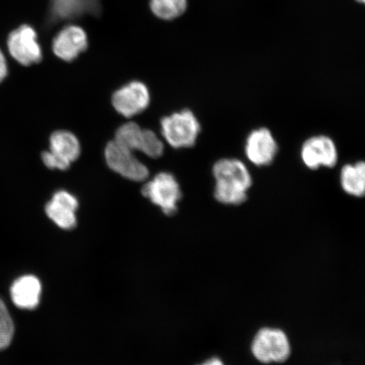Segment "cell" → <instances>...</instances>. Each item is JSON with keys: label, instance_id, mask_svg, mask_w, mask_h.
<instances>
[{"label": "cell", "instance_id": "cell-12", "mask_svg": "<svg viewBox=\"0 0 365 365\" xmlns=\"http://www.w3.org/2000/svg\"><path fill=\"white\" fill-rule=\"evenodd\" d=\"M277 141L267 128L253 130L246 140V157L255 166L270 165L277 156Z\"/></svg>", "mask_w": 365, "mask_h": 365}, {"label": "cell", "instance_id": "cell-13", "mask_svg": "<svg viewBox=\"0 0 365 365\" xmlns=\"http://www.w3.org/2000/svg\"><path fill=\"white\" fill-rule=\"evenodd\" d=\"M88 46L86 31L80 26H68L54 38L52 48L58 58L71 62L84 52Z\"/></svg>", "mask_w": 365, "mask_h": 365}, {"label": "cell", "instance_id": "cell-3", "mask_svg": "<svg viewBox=\"0 0 365 365\" xmlns=\"http://www.w3.org/2000/svg\"><path fill=\"white\" fill-rule=\"evenodd\" d=\"M251 352L262 364L284 363L291 354V344L284 331L264 327L254 336Z\"/></svg>", "mask_w": 365, "mask_h": 365}, {"label": "cell", "instance_id": "cell-17", "mask_svg": "<svg viewBox=\"0 0 365 365\" xmlns=\"http://www.w3.org/2000/svg\"><path fill=\"white\" fill-rule=\"evenodd\" d=\"M15 326L6 304L0 299V351L6 349L11 344Z\"/></svg>", "mask_w": 365, "mask_h": 365}, {"label": "cell", "instance_id": "cell-20", "mask_svg": "<svg viewBox=\"0 0 365 365\" xmlns=\"http://www.w3.org/2000/svg\"><path fill=\"white\" fill-rule=\"evenodd\" d=\"M355 1L360 4H363V6H365V0H355Z\"/></svg>", "mask_w": 365, "mask_h": 365}, {"label": "cell", "instance_id": "cell-16", "mask_svg": "<svg viewBox=\"0 0 365 365\" xmlns=\"http://www.w3.org/2000/svg\"><path fill=\"white\" fill-rule=\"evenodd\" d=\"M150 6L160 19L170 21L185 11L187 0H150Z\"/></svg>", "mask_w": 365, "mask_h": 365}, {"label": "cell", "instance_id": "cell-2", "mask_svg": "<svg viewBox=\"0 0 365 365\" xmlns=\"http://www.w3.org/2000/svg\"><path fill=\"white\" fill-rule=\"evenodd\" d=\"M48 149L41 153L48 170L66 171L79 158L81 148L78 138L66 130L53 131L49 136Z\"/></svg>", "mask_w": 365, "mask_h": 365}, {"label": "cell", "instance_id": "cell-18", "mask_svg": "<svg viewBox=\"0 0 365 365\" xmlns=\"http://www.w3.org/2000/svg\"><path fill=\"white\" fill-rule=\"evenodd\" d=\"M9 75V66L6 56L0 48V85L6 80Z\"/></svg>", "mask_w": 365, "mask_h": 365}, {"label": "cell", "instance_id": "cell-4", "mask_svg": "<svg viewBox=\"0 0 365 365\" xmlns=\"http://www.w3.org/2000/svg\"><path fill=\"white\" fill-rule=\"evenodd\" d=\"M161 126L164 138L175 148L193 147L200 130L197 118L188 109L164 117Z\"/></svg>", "mask_w": 365, "mask_h": 365}, {"label": "cell", "instance_id": "cell-9", "mask_svg": "<svg viewBox=\"0 0 365 365\" xmlns=\"http://www.w3.org/2000/svg\"><path fill=\"white\" fill-rule=\"evenodd\" d=\"M301 158L309 170H318L321 167L333 168L339 159V152L330 137L313 136L304 141L301 148Z\"/></svg>", "mask_w": 365, "mask_h": 365}, {"label": "cell", "instance_id": "cell-19", "mask_svg": "<svg viewBox=\"0 0 365 365\" xmlns=\"http://www.w3.org/2000/svg\"><path fill=\"white\" fill-rule=\"evenodd\" d=\"M200 365H225L220 359L212 358Z\"/></svg>", "mask_w": 365, "mask_h": 365}, {"label": "cell", "instance_id": "cell-6", "mask_svg": "<svg viewBox=\"0 0 365 365\" xmlns=\"http://www.w3.org/2000/svg\"><path fill=\"white\" fill-rule=\"evenodd\" d=\"M141 192L168 216L176 212L177 204L182 197L179 182L168 173H158L143 186Z\"/></svg>", "mask_w": 365, "mask_h": 365}, {"label": "cell", "instance_id": "cell-11", "mask_svg": "<svg viewBox=\"0 0 365 365\" xmlns=\"http://www.w3.org/2000/svg\"><path fill=\"white\" fill-rule=\"evenodd\" d=\"M78 200L65 190H57L45 205L46 215L53 223L65 230L75 228L77 223L76 211Z\"/></svg>", "mask_w": 365, "mask_h": 365}, {"label": "cell", "instance_id": "cell-15", "mask_svg": "<svg viewBox=\"0 0 365 365\" xmlns=\"http://www.w3.org/2000/svg\"><path fill=\"white\" fill-rule=\"evenodd\" d=\"M340 182L346 194L355 197L365 196V162L346 164L341 168Z\"/></svg>", "mask_w": 365, "mask_h": 365}, {"label": "cell", "instance_id": "cell-7", "mask_svg": "<svg viewBox=\"0 0 365 365\" xmlns=\"http://www.w3.org/2000/svg\"><path fill=\"white\" fill-rule=\"evenodd\" d=\"M7 46L11 56L23 66H34L42 61V48L33 27L24 25L12 31Z\"/></svg>", "mask_w": 365, "mask_h": 365}, {"label": "cell", "instance_id": "cell-8", "mask_svg": "<svg viewBox=\"0 0 365 365\" xmlns=\"http://www.w3.org/2000/svg\"><path fill=\"white\" fill-rule=\"evenodd\" d=\"M104 155L108 166L125 179L137 182L148 179L147 166L134 156L133 152L121 147L115 141L108 143Z\"/></svg>", "mask_w": 365, "mask_h": 365}, {"label": "cell", "instance_id": "cell-14", "mask_svg": "<svg viewBox=\"0 0 365 365\" xmlns=\"http://www.w3.org/2000/svg\"><path fill=\"white\" fill-rule=\"evenodd\" d=\"M42 285L34 276L27 275L18 278L11 289L13 303L18 308L34 309L40 302Z\"/></svg>", "mask_w": 365, "mask_h": 365}, {"label": "cell", "instance_id": "cell-1", "mask_svg": "<svg viewBox=\"0 0 365 365\" xmlns=\"http://www.w3.org/2000/svg\"><path fill=\"white\" fill-rule=\"evenodd\" d=\"M212 172L216 179L214 195L219 202L240 205L245 202L252 177L243 162L235 158L219 160Z\"/></svg>", "mask_w": 365, "mask_h": 365}, {"label": "cell", "instance_id": "cell-10", "mask_svg": "<svg viewBox=\"0 0 365 365\" xmlns=\"http://www.w3.org/2000/svg\"><path fill=\"white\" fill-rule=\"evenodd\" d=\"M112 103L115 110L125 118L137 115L148 107V88L143 82L132 81L113 93Z\"/></svg>", "mask_w": 365, "mask_h": 365}, {"label": "cell", "instance_id": "cell-5", "mask_svg": "<svg viewBox=\"0 0 365 365\" xmlns=\"http://www.w3.org/2000/svg\"><path fill=\"white\" fill-rule=\"evenodd\" d=\"M114 141L131 152L140 150L153 158L161 157L163 153V143L158 136L152 130L141 129L134 122L118 128Z\"/></svg>", "mask_w": 365, "mask_h": 365}]
</instances>
